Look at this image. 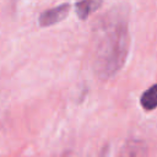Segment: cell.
Masks as SVG:
<instances>
[{"label":"cell","mask_w":157,"mask_h":157,"mask_svg":"<svg viewBox=\"0 0 157 157\" xmlns=\"http://www.w3.org/2000/svg\"><path fill=\"white\" fill-rule=\"evenodd\" d=\"M69 12H70V4H67V2L55 6V7H52V9H48L40 13L39 18H38L39 26L40 27L53 26V25L63 21L69 15Z\"/></svg>","instance_id":"obj_2"},{"label":"cell","mask_w":157,"mask_h":157,"mask_svg":"<svg viewBox=\"0 0 157 157\" xmlns=\"http://www.w3.org/2000/svg\"><path fill=\"white\" fill-rule=\"evenodd\" d=\"M140 104L145 110H153L157 108V83L152 85L142 93Z\"/></svg>","instance_id":"obj_4"},{"label":"cell","mask_w":157,"mask_h":157,"mask_svg":"<svg viewBox=\"0 0 157 157\" xmlns=\"http://www.w3.org/2000/svg\"><path fill=\"white\" fill-rule=\"evenodd\" d=\"M103 4V0H80L75 4L76 15L81 20H86L91 13L97 11Z\"/></svg>","instance_id":"obj_3"},{"label":"cell","mask_w":157,"mask_h":157,"mask_svg":"<svg viewBox=\"0 0 157 157\" xmlns=\"http://www.w3.org/2000/svg\"><path fill=\"white\" fill-rule=\"evenodd\" d=\"M130 49L128 20L120 11L104 15L93 29V71L99 78L114 76L125 64Z\"/></svg>","instance_id":"obj_1"}]
</instances>
